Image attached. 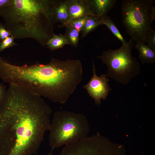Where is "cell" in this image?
Segmentation results:
<instances>
[{"instance_id":"6da1fadb","label":"cell","mask_w":155,"mask_h":155,"mask_svg":"<svg viewBox=\"0 0 155 155\" xmlns=\"http://www.w3.org/2000/svg\"><path fill=\"white\" fill-rule=\"evenodd\" d=\"M9 84L0 106V155L36 154L53 111L41 96Z\"/></svg>"},{"instance_id":"7a4b0ae2","label":"cell","mask_w":155,"mask_h":155,"mask_svg":"<svg viewBox=\"0 0 155 155\" xmlns=\"http://www.w3.org/2000/svg\"><path fill=\"white\" fill-rule=\"evenodd\" d=\"M52 0H10L0 9L5 29L15 38H32L45 46L54 34V10L59 4Z\"/></svg>"},{"instance_id":"3957f363","label":"cell","mask_w":155,"mask_h":155,"mask_svg":"<svg viewBox=\"0 0 155 155\" xmlns=\"http://www.w3.org/2000/svg\"><path fill=\"white\" fill-rule=\"evenodd\" d=\"M89 130L88 121L83 114L67 111H56L48 130L49 145L53 150L80 141L87 137Z\"/></svg>"},{"instance_id":"277c9868","label":"cell","mask_w":155,"mask_h":155,"mask_svg":"<svg viewBox=\"0 0 155 155\" xmlns=\"http://www.w3.org/2000/svg\"><path fill=\"white\" fill-rule=\"evenodd\" d=\"M154 0H122V22L133 41L146 42L152 29Z\"/></svg>"},{"instance_id":"5b68a950","label":"cell","mask_w":155,"mask_h":155,"mask_svg":"<svg viewBox=\"0 0 155 155\" xmlns=\"http://www.w3.org/2000/svg\"><path fill=\"white\" fill-rule=\"evenodd\" d=\"M133 41L131 38L120 48L103 51L101 55L96 57L107 66V77L125 85L140 73V63L131 54L134 45Z\"/></svg>"},{"instance_id":"8992f818","label":"cell","mask_w":155,"mask_h":155,"mask_svg":"<svg viewBox=\"0 0 155 155\" xmlns=\"http://www.w3.org/2000/svg\"><path fill=\"white\" fill-rule=\"evenodd\" d=\"M60 155H126L121 147L110 146L99 135L86 137L63 148Z\"/></svg>"},{"instance_id":"52a82bcc","label":"cell","mask_w":155,"mask_h":155,"mask_svg":"<svg viewBox=\"0 0 155 155\" xmlns=\"http://www.w3.org/2000/svg\"><path fill=\"white\" fill-rule=\"evenodd\" d=\"M92 68L93 76L83 87L94 100L95 104L99 105L101 99H106L112 89L108 83L109 80L106 74H102L99 77L97 75L93 60Z\"/></svg>"},{"instance_id":"ba28073f","label":"cell","mask_w":155,"mask_h":155,"mask_svg":"<svg viewBox=\"0 0 155 155\" xmlns=\"http://www.w3.org/2000/svg\"><path fill=\"white\" fill-rule=\"evenodd\" d=\"M67 11L68 18L65 26L70 21L95 16L90 9L88 0H67Z\"/></svg>"},{"instance_id":"9c48e42d","label":"cell","mask_w":155,"mask_h":155,"mask_svg":"<svg viewBox=\"0 0 155 155\" xmlns=\"http://www.w3.org/2000/svg\"><path fill=\"white\" fill-rule=\"evenodd\" d=\"M88 1L93 13L100 19L107 16L117 1L116 0H88Z\"/></svg>"},{"instance_id":"30bf717a","label":"cell","mask_w":155,"mask_h":155,"mask_svg":"<svg viewBox=\"0 0 155 155\" xmlns=\"http://www.w3.org/2000/svg\"><path fill=\"white\" fill-rule=\"evenodd\" d=\"M136 42L135 46L139 52L138 58L141 60L142 63H153L155 61V51L144 43Z\"/></svg>"},{"instance_id":"8fae6325","label":"cell","mask_w":155,"mask_h":155,"mask_svg":"<svg viewBox=\"0 0 155 155\" xmlns=\"http://www.w3.org/2000/svg\"><path fill=\"white\" fill-rule=\"evenodd\" d=\"M102 24L101 19L95 16L86 17L85 23L81 31V38L85 37L88 33L94 30L98 26Z\"/></svg>"},{"instance_id":"7c38bea8","label":"cell","mask_w":155,"mask_h":155,"mask_svg":"<svg viewBox=\"0 0 155 155\" xmlns=\"http://www.w3.org/2000/svg\"><path fill=\"white\" fill-rule=\"evenodd\" d=\"M67 44H69V43L65 34H59L57 35L54 34L46 45L51 51H53L62 48Z\"/></svg>"},{"instance_id":"4fadbf2b","label":"cell","mask_w":155,"mask_h":155,"mask_svg":"<svg viewBox=\"0 0 155 155\" xmlns=\"http://www.w3.org/2000/svg\"><path fill=\"white\" fill-rule=\"evenodd\" d=\"M101 20L102 24L105 25L112 33L121 41L122 44L127 42L109 16H106L102 18Z\"/></svg>"},{"instance_id":"5bb4252c","label":"cell","mask_w":155,"mask_h":155,"mask_svg":"<svg viewBox=\"0 0 155 155\" xmlns=\"http://www.w3.org/2000/svg\"><path fill=\"white\" fill-rule=\"evenodd\" d=\"M80 32L73 28H66V36L69 44L76 47L77 46L79 40V34Z\"/></svg>"},{"instance_id":"9a60e30c","label":"cell","mask_w":155,"mask_h":155,"mask_svg":"<svg viewBox=\"0 0 155 155\" xmlns=\"http://www.w3.org/2000/svg\"><path fill=\"white\" fill-rule=\"evenodd\" d=\"M67 7V0L59 3L54 10V14L56 22L62 23L64 10Z\"/></svg>"},{"instance_id":"2e32d148","label":"cell","mask_w":155,"mask_h":155,"mask_svg":"<svg viewBox=\"0 0 155 155\" xmlns=\"http://www.w3.org/2000/svg\"><path fill=\"white\" fill-rule=\"evenodd\" d=\"M86 17L69 22L65 26L66 28H73L80 32L82 30L85 23Z\"/></svg>"},{"instance_id":"e0dca14e","label":"cell","mask_w":155,"mask_h":155,"mask_svg":"<svg viewBox=\"0 0 155 155\" xmlns=\"http://www.w3.org/2000/svg\"><path fill=\"white\" fill-rule=\"evenodd\" d=\"M15 38L12 36L6 38L0 43V52L5 49L17 45L18 44L14 42Z\"/></svg>"},{"instance_id":"ac0fdd59","label":"cell","mask_w":155,"mask_h":155,"mask_svg":"<svg viewBox=\"0 0 155 155\" xmlns=\"http://www.w3.org/2000/svg\"><path fill=\"white\" fill-rule=\"evenodd\" d=\"M146 42L148 46L155 51V31L152 29L148 35Z\"/></svg>"},{"instance_id":"d6986e66","label":"cell","mask_w":155,"mask_h":155,"mask_svg":"<svg viewBox=\"0 0 155 155\" xmlns=\"http://www.w3.org/2000/svg\"><path fill=\"white\" fill-rule=\"evenodd\" d=\"M11 36V34L10 32L5 29L4 26L0 24V40L2 41Z\"/></svg>"},{"instance_id":"ffe728a7","label":"cell","mask_w":155,"mask_h":155,"mask_svg":"<svg viewBox=\"0 0 155 155\" xmlns=\"http://www.w3.org/2000/svg\"><path fill=\"white\" fill-rule=\"evenodd\" d=\"M6 92L5 86L3 83H0V106L5 98Z\"/></svg>"},{"instance_id":"44dd1931","label":"cell","mask_w":155,"mask_h":155,"mask_svg":"<svg viewBox=\"0 0 155 155\" xmlns=\"http://www.w3.org/2000/svg\"><path fill=\"white\" fill-rule=\"evenodd\" d=\"M10 1V0H0V9L7 5Z\"/></svg>"},{"instance_id":"7402d4cb","label":"cell","mask_w":155,"mask_h":155,"mask_svg":"<svg viewBox=\"0 0 155 155\" xmlns=\"http://www.w3.org/2000/svg\"><path fill=\"white\" fill-rule=\"evenodd\" d=\"M53 150H51V152L47 155H53L52 154Z\"/></svg>"}]
</instances>
